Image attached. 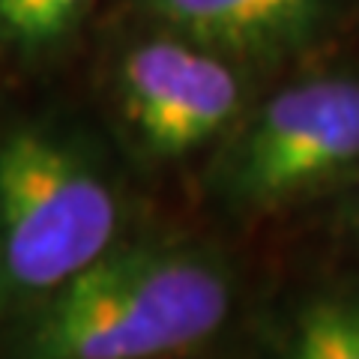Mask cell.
<instances>
[{
  "label": "cell",
  "mask_w": 359,
  "mask_h": 359,
  "mask_svg": "<svg viewBox=\"0 0 359 359\" xmlns=\"http://www.w3.org/2000/svg\"><path fill=\"white\" fill-rule=\"evenodd\" d=\"M233 309L204 245H114L18 318L13 359H162L212 339Z\"/></svg>",
  "instance_id": "1"
},
{
  "label": "cell",
  "mask_w": 359,
  "mask_h": 359,
  "mask_svg": "<svg viewBox=\"0 0 359 359\" xmlns=\"http://www.w3.org/2000/svg\"><path fill=\"white\" fill-rule=\"evenodd\" d=\"M120 201L81 144L21 123L0 135V318H21L114 249Z\"/></svg>",
  "instance_id": "2"
},
{
  "label": "cell",
  "mask_w": 359,
  "mask_h": 359,
  "mask_svg": "<svg viewBox=\"0 0 359 359\" xmlns=\"http://www.w3.org/2000/svg\"><path fill=\"white\" fill-rule=\"evenodd\" d=\"M359 165V75H314L257 108L219 165L237 212H269L314 195Z\"/></svg>",
  "instance_id": "3"
},
{
  "label": "cell",
  "mask_w": 359,
  "mask_h": 359,
  "mask_svg": "<svg viewBox=\"0 0 359 359\" xmlns=\"http://www.w3.org/2000/svg\"><path fill=\"white\" fill-rule=\"evenodd\" d=\"M117 96L144 150L156 159H183L240 114L243 78L231 57L177 33L123 54Z\"/></svg>",
  "instance_id": "4"
},
{
  "label": "cell",
  "mask_w": 359,
  "mask_h": 359,
  "mask_svg": "<svg viewBox=\"0 0 359 359\" xmlns=\"http://www.w3.org/2000/svg\"><path fill=\"white\" fill-rule=\"evenodd\" d=\"M174 33L231 60L273 63L320 36L332 0H141Z\"/></svg>",
  "instance_id": "5"
},
{
  "label": "cell",
  "mask_w": 359,
  "mask_h": 359,
  "mask_svg": "<svg viewBox=\"0 0 359 359\" xmlns=\"http://www.w3.org/2000/svg\"><path fill=\"white\" fill-rule=\"evenodd\" d=\"M282 359H359V290H327L302 306Z\"/></svg>",
  "instance_id": "6"
},
{
  "label": "cell",
  "mask_w": 359,
  "mask_h": 359,
  "mask_svg": "<svg viewBox=\"0 0 359 359\" xmlns=\"http://www.w3.org/2000/svg\"><path fill=\"white\" fill-rule=\"evenodd\" d=\"M93 0H0V36L39 51L69 36Z\"/></svg>",
  "instance_id": "7"
}]
</instances>
